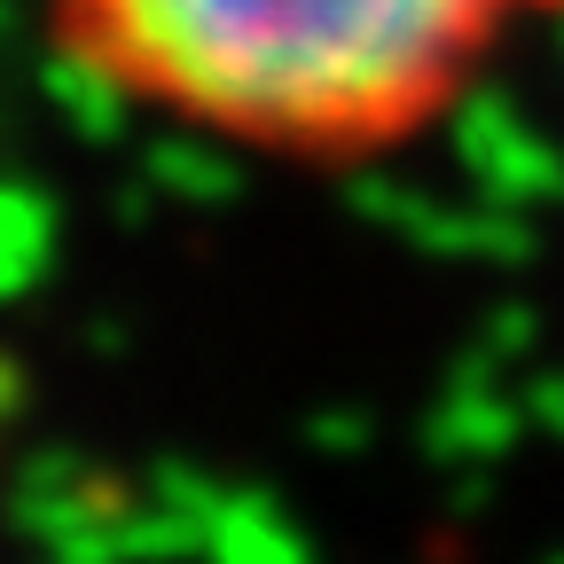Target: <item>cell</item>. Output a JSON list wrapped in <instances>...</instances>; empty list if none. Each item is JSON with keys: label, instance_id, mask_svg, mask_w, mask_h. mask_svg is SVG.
<instances>
[{"label": "cell", "instance_id": "cell-1", "mask_svg": "<svg viewBox=\"0 0 564 564\" xmlns=\"http://www.w3.org/2000/svg\"><path fill=\"white\" fill-rule=\"evenodd\" d=\"M564 0H40L79 95L274 173H369L440 141Z\"/></svg>", "mask_w": 564, "mask_h": 564}]
</instances>
